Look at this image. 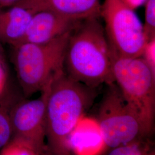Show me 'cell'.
Returning a JSON list of instances; mask_svg holds the SVG:
<instances>
[{"instance_id":"cell-2","label":"cell","mask_w":155,"mask_h":155,"mask_svg":"<svg viewBox=\"0 0 155 155\" xmlns=\"http://www.w3.org/2000/svg\"><path fill=\"white\" fill-rule=\"evenodd\" d=\"M64 71L89 87L114 82L110 50L99 17L83 20L69 37Z\"/></svg>"},{"instance_id":"cell-16","label":"cell","mask_w":155,"mask_h":155,"mask_svg":"<svg viewBox=\"0 0 155 155\" xmlns=\"http://www.w3.org/2000/svg\"><path fill=\"white\" fill-rule=\"evenodd\" d=\"M155 39L148 43L142 55L146 63L155 74Z\"/></svg>"},{"instance_id":"cell-6","label":"cell","mask_w":155,"mask_h":155,"mask_svg":"<svg viewBox=\"0 0 155 155\" xmlns=\"http://www.w3.org/2000/svg\"><path fill=\"white\" fill-rule=\"evenodd\" d=\"M100 17L111 54L124 58L141 57L149 42L137 15L119 0H104Z\"/></svg>"},{"instance_id":"cell-10","label":"cell","mask_w":155,"mask_h":155,"mask_svg":"<svg viewBox=\"0 0 155 155\" xmlns=\"http://www.w3.org/2000/svg\"><path fill=\"white\" fill-rule=\"evenodd\" d=\"M72 155H100L107 148L95 118L84 116L69 139Z\"/></svg>"},{"instance_id":"cell-1","label":"cell","mask_w":155,"mask_h":155,"mask_svg":"<svg viewBox=\"0 0 155 155\" xmlns=\"http://www.w3.org/2000/svg\"><path fill=\"white\" fill-rule=\"evenodd\" d=\"M98 94V88L78 82L64 71L53 79L46 107L47 155H72L70 135Z\"/></svg>"},{"instance_id":"cell-14","label":"cell","mask_w":155,"mask_h":155,"mask_svg":"<svg viewBox=\"0 0 155 155\" xmlns=\"http://www.w3.org/2000/svg\"><path fill=\"white\" fill-rule=\"evenodd\" d=\"M0 155H40L24 142L12 138L0 150Z\"/></svg>"},{"instance_id":"cell-5","label":"cell","mask_w":155,"mask_h":155,"mask_svg":"<svg viewBox=\"0 0 155 155\" xmlns=\"http://www.w3.org/2000/svg\"><path fill=\"white\" fill-rule=\"evenodd\" d=\"M95 119L107 148L150 137L139 117L124 100L116 83L106 84Z\"/></svg>"},{"instance_id":"cell-19","label":"cell","mask_w":155,"mask_h":155,"mask_svg":"<svg viewBox=\"0 0 155 155\" xmlns=\"http://www.w3.org/2000/svg\"><path fill=\"white\" fill-rule=\"evenodd\" d=\"M18 0H0V8H7L14 5Z\"/></svg>"},{"instance_id":"cell-7","label":"cell","mask_w":155,"mask_h":155,"mask_svg":"<svg viewBox=\"0 0 155 155\" xmlns=\"http://www.w3.org/2000/svg\"><path fill=\"white\" fill-rule=\"evenodd\" d=\"M51 82L40 92L39 97L17 101L9 110L12 138L28 144L40 155H47L45 117Z\"/></svg>"},{"instance_id":"cell-12","label":"cell","mask_w":155,"mask_h":155,"mask_svg":"<svg viewBox=\"0 0 155 155\" xmlns=\"http://www.w3.org/2000/svg\"><path fill=\"white\" fill-rule=\"evenodd\" d=\"M107 155H155V144L150 137L137 139L111 149Z\"/></svg>"},{"instance_id":"cell-11","label":"cell","mask_w":155,"mask_h":155,"mask_svg":"<svg viewBox=\"0 0 155 155\" xmlns=\"http://www.w3.org/2000/svg\"><path fill=\"white\" fill-rule=\"evenodd\" d=\"M33 15L18 6L0 8V41L13 47L18 45Z\"/></svg>"},{"instance_id":"cell-3","label":"cell","mask_w":155,"mask_h":155,"mask_svg":"<svg viewBox=\"0 0 155 155\" xmlns=\"http://www.w3.org/2000/svg\"><path fill=\"white\" fill-rule=\"evenodd\" d=\"M71 32L44 44L22 43L13 46L17 78L25 98L40 93L64 71L67 45Z\"/></svg>"},{"instance_id":"cell-15","label":"cell","mask_w":155,"mask_h":155,"mask_svg":"<svg viewBox=\"0 0 155 155\" xmlns=\"http://www.w3.org/2000/svg\"><path fill=\"white\" fill-rule=\"evenodd\" d=\"M144 32L148 41L155 39V0L145 2Z\"/></svg>"},{"instance_id":"cell-18","label":"cell","mask_w":155,"mask_h":155,"mask_svg":"<svg viewBox=\"0 0 155 155\" xmlns=\"http://www.w3.org/2000/svg\"><path fill=\"white\" fill-rule=\"evenodd\" d=\"M6 77L2 63L0 59V95L2 94L5 86Z\"/></svg>"},{"instance_id":"cell-9","label":"cell","mask_w":155,"mask_h":155,"mask_svg":"<svg viewBox=\"0 0 155 155\" xmlns=\"http://www.w3.org/2000/svg\"><path fill=\"white\" fill-rule=\"evenodd\" d=\"M14 5L28 9L33 14L51 11L75 20L100 17V0H18Z\"/></svg>"},{"instance_id":"cell-4","label":"cell","mask_w":155,"mask_h":155,"mask_svg":"<svg viewBox=\"0 0 155 155\" xmlns=\"http://www.w3.org/2000/svg\"><path fill=\"white\" fill-rule=\"evenodd\" d=\"M111 57L114 82L151 137L155 132V74L142 57L124 58L111 54Z\"/></svg>"},{"instance_id":"cell-17","label":"cell","mask_w":155,"mask_h":155,"mask_svg":"<svg viewBox=\"0 0 155 155\" xmlns=\"http://www.w3.org/2000/svg\"><path fill=\"white\" fill-rule=\"evenodd\" d=\"M124 4L127 6L130 9L135 10L140 6L143 5L147 0H119Z\"/></svg>"},{"instance_id":"cell-8","label":"cell","mask_w":155,"mask_h":155,"mask_svg":"<svg viewBox=\"0 0 155 155\" xmlns=\"http://www.w3.org/2000/svg\"><path fill=\"white\" fill-rule=\"evenodd\" d=\"M82 20L68 18L51 11L34 13L21 42L44 44L72 31Z\"/></svg>"},{"instance_id":"cell-13","label":"cell","mask_w":155,"mask_h":155,"mask_svg":"<svg viewBox=\"0 0 155 155\" xmlns=\"http://www.w3.org/2000/svg\"><path fill=\"white\" fill-rule=\"evenodd\" d=\"M10 108L0 104V150L12 139Z\"/></svg>"}]
</instances>
